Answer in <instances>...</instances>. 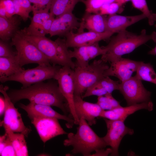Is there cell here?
Wrapping results in <instances>:
<instances>
[{
    "mask_svg": "<svg viewBox=\"0 0 156 156\" xmlns=\"http://www.w3.org/2000/svg\"><path fill=\"white\" fill-rule=\"evenodd\" d=\"M0 155L1 156H16L14 149L8 135L5 146L2 152L0 153Z\"/></svg>",
    "mask_w": 156,
    "mask_h": 156,
    "instance_id": "obj_34",
    "label": "cell"
},
{
    "mask_svg": "<svg viewBox=\"0 0 156 156\" xmlns=\"http://www.w3.org/2000/svg\"><path fill=\"white\" fill-rule=\"evenodd\" d=\"M55 80L57 81L60 90L67 102L70 116L74 120L75 124L78 125L79 119L76 113L74 104V70L68 66H62Z\"/></svg>",
    "mask_w": 156,
    "mask_h": 156,
    "instance_id": "obj_9",
    "label": "cell"
},
{
    "mask_svg": "<svg viewBox=\"0 0 156 156\" xmlns=\"http://www.w3.org/2000/svg\"><path fill=\"white\" fill-rule=\"evenodd\" d=\"M19 107L27 113L30 119L36 117H47L62 120L67 122L66 126L68 128H72L75 124L74 120L71 117L60 114L49 105L30 102L27 105L20 103Z\"/></svg>",
    "mask_w": 156,
    "mask_h": 156,
    "instance_id": "obj_13",
    "label": "cell"
},
{
    "mask_svg": "<svg viewBox=\"0 0 156 156\" xmlns=\"http://www.w3.org/2000/svg\"><path fill=\"white\" fill-rule=\"evenodd\" d=\"M7 135V133H5L4 135L0 137V153L2 152L4 148Z\"/></svg>",
    "mask_w": 156,
    "mask_h": 156,
    "instance_id": "obj_43",
    "label": "cell"
},
{
    "mask_svg": "<svg viewBox=\"0 0 156 156\" xmlns=\"http://www.w3.org/2000/svg\"><path fill=\"white\" fill-rule=\"evenodd\" d=\"M107 18L106 15L86 12L80 22L77 32H83L85 29L99 33L107 31Z\"/></svg>",
    "mask_w": 156,
    "mask_h": 156,
    "instance_id": "obj_20",
    "label": "cell"
},
{
    "mask_svg": "<svg viewBox=\"0 0 156 156\" xmlns=\"http://www.w3.org/2000/svg\"><path fill=\"white\" fill-rule=\"evenodd\" d=\"M31 120L44 143L56 136L67 133L61 127L57 119L36 117Z\"/></svg>",
    "mask_w": 156,
    "mask_h": 156,
    "instance_id": "obj_12",
    "label": "cell"
},
{
    "mask_svg": "<svg viewBox=\"0 0 156 156\" xmlns=\"http://www.w3.org/2000/svg\"><path fill=\"white\" fill-rule=\"evenodd\" d=\"M153 109V104L152 102L150 101L126 107L121 106L111 110H103L99 117L112 120L124 121L128 116L138 110L144 109L151 111Z\"/></svg>",
    "mask_w": 156,
    "mask_h": 156,
    "instance_id": "obj_18",
    "label": "cell"
},
{
    "mask_svg": "<svg viewBox=\"0 0 156 156\" xmlns=\"http://www.w3.org/2000/svg\"><path fill=\"white\" fill-rule=\"evenodd\" d=\"M11 45L15 47L16 58L21 67L31 63L50 65L49 60L33 44L26 39L19 30L11 39Z\"/></svg>",
    "mask_w": 156,
    "mask_h": 156,
    "instance_id": "obj_7",
    "label": "cell"
},
{
    "mask_svg": "<svg viewBox=\"0 0 156 156\" xmlns=\"http://www.w3.org/2000/svg\"><path fill=\"white\" fill-rule=\"evenodd\" d=\"M51 5H49L43 10L33 12L30 24L21 31L25 34L38 36L44 22L53 15L49 12Z\"/></svg>",
    "mask_w": 156,
    "mask_h": 156,
    "instance_id": "obj_22",
    "label": "cell"
},
{
    "mask_svg": "<svg viewBox=\"0 0 156 156\" xmlns=\"http://www.w3.org/2000/svg\"><path fill=\"white\" fill-rule=\"evenodd\" d=\"M83 0H53L50 12L58 16L64 14L72 12L76 5Z\"/></svg>",
    "mask_w": 156,
    "mask_h": 156,
    "instance_id": "obj_25",
    "label": "cell"
},
{
    "mask_svg": "<svg viewBox=\"0 0 156 156\" xmlns=\"http://www.w3.org/2000/svg\"><path fill=\"white\" fill-rule=\"evenodd\" d=\"M22 69L16 56L0 57V79L13 75Z\"/></svg>",
    "mask_w": 156,
    "mask_h": 156,
    "instance_id": "obj_24",
    "label": "cell"
},
{
    "mask_svg": "<svg viewBox=\"0 0 156 156\" xmlns=\"http://www.w3.org/2000/svg\"><path fill=\"white\" fill-rule=\"evenodd\" d=\"M105 95L107 97L109 103L114 109L121 106L119 102L113 97L112 93H107Z\"/></svg>",
    "mask_w": 156,
    "mask_h": 156,
    "instance_id": "obj_39",
    "label": "cell"
},
{
    "mask_svg": "<svg viewBox=\"0 0 156 156\" xmlns=\"http://www.w3.org/2000/svg\"><path fill=\"white\" fill-rule=\"evenodd\" d=\"M0 16L3 17H7L3 0H0Z\"/></svg>",
    "mask_w": 156,
    "mask_h": 156,
    "instance_id": "obj_44",
    "label": "cell"
},
{
    "mask_svg": "<svg viewBox=\"0 0 156 156\" xmlns=\"http://www.w3.org/2000/svg\"><path fill=\"white\" fill-rule=\"evenodd\" d=\"M148 54L153 55H156V45L154 48L148 52Z\"/></svg>",
    "mask_w": 156,
    "mask_h": 156,
    "instance_id": "obj_45",
    "label": "cell"
},
{
    "mask_svg": "<svg viewBox=\"0 0 156 156\" xmlns=\"http://www.w3.org/2000/svg\"><path fill=\"white\" fill-rule=\"evenodd\" d=\"M79 19L72 12L63 14L55 18L49 34L51 37L56 35L65 36L74 29H78L80 25Z\"/></svg>",
    "mask_w": 156,
    "mask_h": 156,
    "instance_id": "obj_19",
    "label": "cell"
},
{
    "mask_svg": "<svg viewBox=\"0 0 156 156\" xmlns=\"http://www.w3.org/2000/svg\"><path fill=\"white\" fill-rule=\"evenodd\" d=\"M7 41L0 40V57H14L16 56V52L12 49Z\"/></svg>",
    "mask_w": 156,
    "mask_h": 156,
    "instance_id": "obj_33",
    "label": "cell"
},
{
    "mask_svg": "<svg viewBox=\"0 0 156 156\" xmlns=\"http://www.w3.org/2000/svg\"><path fill=\"white\" fill-rule=\"evenodd\" d=\"M21 20V17L17 15L10 18L0 16L1 40L8 42L12 39L19 30Z\"/></svg>",
    "mask_w": 156,
    "mask_h": 156,
    "instance_id": "obj_23",
    "label": "cell"
},
{
    "mask_svg": "<svg viewBox=\"0 0 156 156\" xmlns=\"http://www.w3.org/2000/svg\"><path fill=\"white\" fill-rule=\"evenodd\" d=\"M107 93L106 90L97 82L88 88L81 97L83 99L92 95L99 96L105 95Z\"/></svg>",
    "mask_w": 156,
    "mask_h": 156,
    "instance_id": "obj_32",
    "label": "cell"
},
{
    "mask_svg": "<svg viewBox=\"0 0 156 156\" xmlns=\"http://www.w3.org/2000/svg\"><path fill=\"white\" fill-rule=\"evenodd\" d=\"M8 89V87L0 85V92L3 94L5 103L4 117L1 125L5 131L21 133L27 137L31 131V129L25 125L21 114L14 107L7 93Z\"/></svg>",
    "mask_w": 156,
    "mask_h": 156,
    "instance_id": "obj_8",
    "label": "cell"
},
{
    "mask_svg": "<svg viewBox=\"0 0 156 156\" xmlns=\"http://www.w3.org/2000/svg\"><path fill=\"white\" fill-rule=\"evenodd\" d=\"M141 62L121 57L110 63V66L104 72V76H114L121 82L125 81L136 71Z\"/></svg>",
    "mask_w": 156,
    "mask_h": 156,
    "instance_id": "obj_14",
    "label": "cell"
},
{
    "mask_svg": "<svg viewBox=\"0 0 156 156\" xmlns=\"http://www.w3.org/2000/svg\"><path fill=\"white\" fill-rule=\"evenodd\" d=\"M135 75L141 81L150 82L156 85V73L150 63L141 62L136 71Z\"/></svg>",
    "mask_w": 156,
    "mask_h": 156,
    "instance_id": "obj_27",
    "label": "cell"
},
{
    "mask_svg": "<svg viewBox=\"0 0 156 156\" xmlns=\"http://www.w3.org/2000/svg\"><path fill=\"white\" fill-rule=\"evenodd\" d=\"M116 0H83L82 3L86 7V12L99 14V10L104 5L115 2Z\"/></svg>",
    "mask_w": 156,
    "mask_h": 156,
    "instance_id": "obj_29",
    "label": "cell"
},
{
    "mask_svg": "<svg viewBox=\"0 0 156 156\" xmlns=\"http://www.w3.org/2000/svg\"><path fill=\"white\" fill-rule=\"evenodd\" d=\"M95 153L91 156H107L109 154L112 153V150L111 148L107 149L105 150L104 148L98 150Z\"/></svg>",
    "mask_w": 156,
    "mask_h": 156,
    "instance_id": "obj_40",
    "label": "cell"
},
{
    "mask_svg": "<svg viewBox=\"0 0 156 156\" xmlns=\"http://www.w3.org/2000/svg\"><path fill=\"white\" fill-rule=\"evenodd\" d=\"M13 3L15 15H18L24 21L30 18L29 14L27 13L20 5L18 0H12Z\"/></svg>",
    "mask_w": 156,
    "mask_h": 156,
    "instance_id": "obj_35",
    "label": "cell"
},
{
    "mask_svg": "<svg viewBox=\"0 0 156 156\" xmlns=\"http://www.w3.org/2000/svg\"><path fill=\"white\" fill-rule=\"evenodd\" d=\"M101 59L95 60L83 67L74 70V95L81 96L88 88L105 77L104 73L109 67Z\"/></svg>",
    "mask_w": 156,
    "mask_h": 156,
    "instance_id": "obj_5",
    "label": "cell"
},
{
    "mask_svg": "<svg viewBox=\"0 0 156 156\" xmlns=\"http://www.w3.org/2000/svg\"><path fill=\"white\" fill-rule=\"evenodd\" d=\"M33 4L32 12L43 10L48 5L51 4L53 0H29Z\"/></svg>",
    "mask_w": 156,
    "mask_h": 156,
    "instance_id": "obj_36",
    "label": "cell"
},
{
    "mask_svg": "<svg viewBox=\"0 0 156 156\" xmlns=\"http://www.w3.org/2000/svg\"><path fill=\"white\" fill-rule=\"evenodd\" d=\"M74 104L76 113L80 119H85L90 126L96 123V118L99 117L103 110L96 103H92L83 100L81 96L74 95Z\"/></svg>",
    "mask_w": 156,
    "mask_h": 156,
    "instance_id": "obj_17",
    "label": "cell"
},
{
    "mask_svg": "<svg viewBox=\"0 0 156 156\" xmlns=\"http://www.w3.org/2000/svg\"><path fill=\"white\" fill-rule=\"evenodd\" d=\"M128 106L149 101L151 93L146 90L135 75L120 83L119 90Z\"/></svg>",
    "mask_w": 156,
    "mask_h": 156,
    "instance_id": "obj_10",
    "label": "cell"
},
{
    "mask_svg": "<svg viewBox=\"0 0 156 156\" xmlns=\"http://www.w3.org/2000/svg\"><path fill=\"white\" fill-rule=\"evenodd\" d=\"M114 34L109 31L99 33L88 31L74 33L71 31L65 36L66 44L68 48L89 45L107 39Z\"/></svg>",
    "mask_w": 156,
    "mask_h": 156,
    "instance_id": "obj_15",
    "label": "cell"
},
{
    "mask_svg": "<svg viewBox=\"0 0 156 156\" xmlns=\"http://www.w3.org/2000/svg\"><path fill=\"white\" fill-rule=\"evenodd\" d=\"M130 1H131V0H116V2L123 5L124 4Z\"/></svg>",
    "mask_w": 156,
    "mask_h": 156,
    "instance_id": "obj_46",
    "label": "cell"
},
{
    "mask_svg": "<svg viewBox=\"0 0 156 156\" xmlns=\"http://www.w3.org/2000/svg\"><path fill=\"white\" fill-rule=\"evenodd\" d=\"M20 5L28 14L33 10V5L29 0H18Z\"/></svg>",
    "mask_w": 156,
    "mask_h": 156,
    "instance_id": "obj_38",
    "label": "cell"
},
{
    "mask_svg": "<svg viewBox=\"0 0 156 156\" xmlns=\"http://www.w3.org/2000/svg\"><path fill=\"white\" fill-rule=\"evenodd\" d=\"M131 1L133 7L141 11L148 18L149 25H153L156 21V13H153L149 9L146 0H131Z\"/></svg>",
    "mask_w": 156,
    "mask_h": 156,
    "instance_id": "obj_28",
    "label": "cell"
},
{
    "mask_svg": "<svg viewBox=\"0 0 156 156\" xmlns=\"http://www.w3.org/2000/svg\"><path fill=\"white\" fill-rule=\"evenodd\" d=\"M107 49L100 47L99 42L93 44L74 48L73 51L69 50L70 57L75 58V67H83L88 65L91 60L99 55H103Z\"/></svg>",
    "mask_w": 156,
    "mask_h": 156,
    "instance_id": "obj_16",
    "label": "cell"
},
{
    "mask_svg": "<svg viewBox=\"0 0 156 156\" xmlns=\"http://www.w3.org/2000/svg\"><path fill=\"white\" fill-rule=\"evenodd\" d=\"M8 94L14 103L27 99L30 103L57 107L65 115H70L67 102L54 82H39L26 88L11 90Z\"/></svg>",
    "mask_w": 156,
    "mask_h": 156,
    "instance_id": "obj_1",
    "label": "cell"
},
{
    "mask_svg": "<svg viewBox=\"0 0 156 156\" xmlns=\"http://www.w3.org/2000/svg\"><path fill=\"white\" fill-rule=\"evenodd\" d=\"M5 108V103L4 98L2 96H0V115L2 116L4 113Z\"/></svg>",
    "mask_w": 156,
    "mask_h": 156,
    "instance_id": "obj_42",
    "label": "cell"
},
{
    "mask_svg": "<svg viewBox=\"0 0 156 156\" xmlns=\"http://www.w3.org/2000/svg\"><path fill=\"white\" fill-rule=\"evenodd\" d=\"M9 137L15 151L16 156L28 155L25 137L22 133L10 131H5Z\"/></svg>",
    "mask_w": 156,
    "mask_h": 156,
    "instance_id": "obj_26",
    "label": "cell"
},
{
    "mask_svg": "<svg viewBox=\"0 0 156 156\" xmlns=\"http://www.w3.org/2000/svg\"><path fill=\"white\" fill-rule=\"evenodd\" d=\"M123 10V5L115 1L104 5L100 9L99 14L110 15L120 13Z\"/></svg>",
    "mask_w": 156,
    "mask_h": 156,
    "instance_id": "obj_30",
    "label": "cell"
},
{
    "mask_svg": "<svg viewBox=\"0 0 156 156\" xmlns=\"http://www.w3.org/2000/svg\"><path fill=\"white\" fill-rule=\"evenodd\" d=\"M61 67L53 64L52 66L38 65L35 68L27 70L22 68L14 75L0 80L2 83L8 81L18 82L22 85L21 88H24L47 79H56Z\"/></svg>",
    "mask_w": 156,
    "mask_h": 156,
    "instance_id": "obj_6",
    "label": "cell"
},
{
    "mask_svg": "<svg viewBox=\"0 0 156 156\" xmlns=\"http://www.w3.org/2000/svg\"><path fill=\"white\" fill-rule=\"evenodd\" d=\"M6 13V16L10 18L15 15L13 3L12 0H3Z\"/></svg>",
    "mask_w": 156,
    "mask_h": 156,
    "instance_id": "obj_37",
    "label": "cell"
},
{
    "mask_svg": "<svg viewBox=\"0 0 156 156\" xmlns=\"http://www.w3.org/2000/svg\"><path fill=\"white\" fill-rule=\"evenodd\" d=\"M97 103L103 110H109L114 109L112 106L107 102L97 101Z\"/></svg>",
    "mask_w": 156,
    "mask_h": 156,
    "instance_id": "obj_41",
    "label": "cell"
},
{
    "mask_svg": "<svg viewBox=\"0 0 156 156\" xmlns=\"http://www.w3.org/2000/svg\"><path fill=\"white\" fill-rule=\"evenodd\" d=\"M78 125L76 133H68L67 138L63 142L65 146L73 147L72 153L91 156L93 151L104 148L107 146L103 138L95 133L85 119L80 118Z\"/></svg>",
    "mask_w": 156,
    "mask_h": 156,
    "instance_id": "obj_3",
    "label": "cell"
},
{
    "mask_svg": "<svg viewBox=\"0 0 156 156\" xmlns=\"http://www.w3.org/2000/svg\"><path fill=\"white\" fill-rule=\"evenodd\" d=\"M107 128L106 135L103 137L107 146L111 147V156H118V149L122 140L126 134L132 135L133 129L126 126L124 121L104 118Z\"/></svg>",
    "mask_w": 156,
    "mask_h": 156,
    "instance_id": "obj_11",
    "label": "cell"
},
{
    "mask_svg": "<svg viewBox=\"0 0 156 156\" xmlns=\"http://www.w3.org/2000/svg\"><path fill=\"white\" fill-rule=\"evenodd\" d=\"M98 82L108 93H112L114 90L119 89V81L112 79L109 76L105 77Z\"/></svg>",
    "mask_w": 156,
    "mask_h": 156,
    "instance_id": "obj_31",
    "label": "cell"
},
{
    "mask_svg": "<svg viewBox=\"0 0 156 156\" xmlns=\"http://www.w3.org/2000/svg\"><path fill=\"white\" fill-rule=\"evenodd\" d=\"M19 32L27 40L34 44L53 64L67 66L74 69L75 63L69 54L66 39L58 38L52 40L45 36L30 35Z\"/></svg>",
    "mask_w": 156,
    "mask_h": 156,
    "instance_id": "obj_4",
    "label": "cell"
},
{
    "mask_svg": "<svg viewBox=\"0 0 156 156\" xmlns=\"http://www.w3.org/2000/svg\"><path fill=\"white\" fill-rule=\"evenodd\" d=\"M145 18L146 16L143 13L133 16H123L116 14L109 15L107 18V31L114 33H118Z\"/></svg>",
    "mask_w": 156,
    "mask_h": 156,
    "instance_id": "obj_21",
    "label": "cell"
},
{
    "mask_svg": "<svg viewBox=\"0 0 156 156\" xmlns=\"http://www.w3.org/2000/svg\"><path fill=\"white\" fill-rule=\"evenodd\" d=\"M118 33L111 39L107 45L103 46L107 49V52L102 55L101 59L105 62L111 63L118 60L149 40L156 42L155 31L147 35L146 30L143 29L140 34L138 35L125 29Z\"/></svg>",
    "mask_w": 156,
    "mask_h": 156,
    "instance_id": "obj_2",
    "label": "cell"
}]
</instances>
